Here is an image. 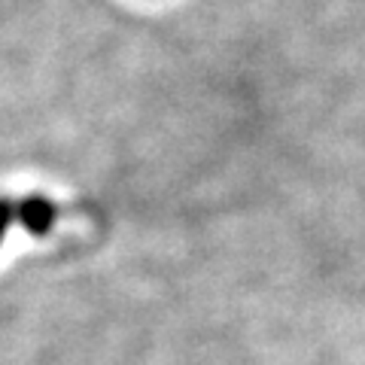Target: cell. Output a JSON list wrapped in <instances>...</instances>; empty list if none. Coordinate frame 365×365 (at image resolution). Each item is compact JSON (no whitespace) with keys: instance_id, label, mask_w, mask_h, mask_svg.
<instances>
[{"instance_id":"obj_1","label":"cell","mask_w":365,"mask_h":365,"mask_svg":"<svg viewBox=\"0 0 365 365\" xmlns=\"http://www.w3.org/2000/svg\"><path fill=\"white\" fill-rule=\"evenodd\" d=\"M16 216H19V222L25 225L28 232L46 235L52 228V222H55V204L40 198V195H31L16 207Z\"/></svg>"},{"instance_id":"obj_2","label":"cell","mask_w":365,"mask_h":365,"mask_svg":"<svg viewBox=\"0 0 365 365\" xmlns=\"http://www.w3.org/2000/svg\"><path fill=\"white\" fill-rule=\"evenodd\" d=\"M13 216H16V207L9 201H0V237H4V232L9 228V222H13Z\"/></svg>"}]
</instances>
